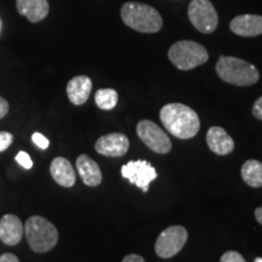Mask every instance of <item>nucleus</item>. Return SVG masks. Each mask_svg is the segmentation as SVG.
<instances>
[{"mask_svg": "<svg viewBox=\"0 0 262 262\" xmlns=\"http://www.w3.org/2000/svg\"><path fill=\"white\" fill-rule=\"evenodd\" d=\"M160 120L172 136L181 140L194 137L201 129L198 114L182 103H168L160 110Z\"/></svg>", "mask_w": 262, "mask_h": 262, "instance_id": "nucleus-1", "label": "nucleus"}, {"mask_svg": "<svg viewBox=\"0 0 262 262\" xmlns=\"http://www.w3.org/2000/svg\"><path fill=\"white\" fill-rule=\"evenodd\" d=\"M25 235L34 253H48L56 247L58 231L54 224L42 216L34 215L26 221Z\"/></svg>", "mask_w": 262, "mask_h": 262, "instance_id": "nucleus-2", "label": "nucleus"}, {"mask_svg": "<svg viewBox=\"0 0 262 262\" xmlns=\"http://www.w3.org/2000/svg\"><path fill=\"white\" fill-rule=\"evenodd\" d=\"M120 15L127 27L140 33H157L162 29V16L155 8L140 3H126Z\"/></svg>", "mask_w": 262, "mask_h": 262, "instance_id": "nucleus-3", "label": "nucleus"}, {"mask_svg": "<svg viewBox=\"0 0 262 262\" xmlns=\"http://www.w3.org/2000/svg\"><path fill=\"white\" fill-rule=\"evenodd\" d=\"M216 72L222 80L235 86H250L256 84L260 78L257 68L254 64L231 56L219 58Z\"/></svg>", "mask_w": 262, "mask_h": 262, "instance_id": "nucleus-4", "label": "nucleus"}, {"mask_svg": "<svg viewBox=\"0 0 262 262\" xmlns=\"http://www.w3.org/2000/svg\"><path fill=\"white\" fill-rule=\"evenodd\" d=\"M171 63L181 71H191L209 60V54L203 45L192 40L175 42L168 52Z\"/></svg>", "mask_w": 262, "mask_h": 262, "instance_id": "nucleus-5", "label": "nucleus"}, {"mask_svg": "<svg viewBox=\"0 0 262 262\" xmlns=\"http://www.w3.org/2000/svg\"><path fill=\"white\" fill-rule=\"evenodd\" d=\"M187 229L182 226H170L164 229L156 241V254L162 258H170L178 255L187 243Z\"/></svg>", "mask_w": 262, "mask_h": 262, "instance_id": "nucleus-6", "label": "nucleus"}, {"mask_svg": "<svg viewBox=\"0 0 262 262\" xmlns=\"http://www.w3.org/2000/svg\"><path fill=\"white\" fill-rule=\"evenodd\" d=\"M188 17L195 29L210 34L217 27V12L210 0H192L188 6Z\"/></svg>", "mask_w": 262, "mask_h": 262, "instance_id": "nucleus-7", "label": "nucleus"}, {"mask_svg": "<svg viewBox=\"0 0 262 262\" xmlns=\"http://www.w3.org/2000/svg\"><path fill=\"white\" fill-rule=\"evenodd\" d=\"M136 133L145 145L158 155H166L172 148L171 140L163 129L152 120H141L137 124Z\"/></svg>", "mask_w": 262, "mask_h": 262, "instance_id": "nucleus-8", "label": "nucleus"}, {"mask_svg": "<svg viewBox=\"0 0 262 262\" xmlns=\"http://www.w3.org/2000/svg\"><path fill=\"white\" fill-rule=\"evenodd\" d=\"M122 175L143 192H148L149 183L157 179V171L147 160H133L122 166Z\"/></svg>", "mask_w": 262, "mask_h": 262, "instance_id": "nucleus-9", "label": "nucleus"}, {"mask_svg": "<svg viewBox=\"0 0 262 262\" xmlns=\"http://www.w3.org/2000/svg\"><path fill=\"white\" fill-rule=\"evenodd\" d=\"M129 139L120 133H112L101 136L95 143L97 153L104 157H122L129 149Z\"/></svg>", "mask_w": 262, "mask_h": 262, "instance_id": "nucleus-10", "label": "nucleus"}, {"mask_svg": "<svg viewBox=\"0 0 262 262\" xmlns=\"http://www.w3.org/2000/svg\"><path fill=\"white\" fill-rule=\"evenodd\" d=\"M25 235V226L18 216L6 214L0 219V241L6 245L14 247L21 242Z\"/></svg>", "mask_w": 262, "mask_h": 262, "instance_id": "nucleus-11", "label": "nucleus"}, {"mask_svg": "<svg viewBox=\"0 0 262 262\" xmlns=\"http://www.w3.org/2000/svg\"><path fill=\"white\" fill-rule=\"evenodd\" d=\"M229 29L241 37H257L262 34V16L241 15L229 24Z\"/></svg>", "mask_w": 262, "mask_h": 262, "instance_id": "nucleus-12", "label": "nucleus"}, {"mask_svg": "<svg viewBox=\"0 0 262 262\" xmlns=\"http://www.w3.org/2000/svg\"><path fill=\"white\" fill-rule=\"evenodd\" d=\"M206 143L212 152L219 156H227L233 152L234 141L221 126H211L206 133Z\"/></svg>", "mask_w": 262, "mask_h": 262, "instance_id": "nucleus-13", "label": "nucleus"}, {"mask_svg": "<svg viewBox=\"0 0 262 262\" xmlns=\"http://www.w3.org/2000/svg\"><path fill=\"white\" fill-rule=\"evenodd\" d=\"M93 89V81L86 75L72 78L67 84V96L75 106H81L89 100Z\"/></svg>", "mask_w": 262, "mask_h": 262, "instance_id": "nucleus-14", "label": "nucleus"}, {"mask_svg": "<svg viewBox=\"0 0 262 262\" xmlns=\"http://www.w3.org/2000/svg\"><path fill=\"white\" fill-rule=\"evenodd\" d=\"M16 8L19 15L27 17L32 24L40 22L49 15L48 0H16Z\"/></svg>", "mask_w": 262, "mask_h": 262, "instance_id": "nucleus-15", "label": "nucleus"}, {"mask_svg": "<svg viewBox=\"0 0 262 262\" xmlns=\"http://www.w3.org/2000/svg\"><path fill=\"white\" fill-rule=\"evenodd\" d=\"M77 170L83 182L89 187H97L102 182V172L100 166L89 156L81 155L78 157Z\"/></svg>", "mask_w": 262, "mask_h": 262, "instance_id": "nucleus-16", "label": "nucleus"}, {"mask_svg": "<svg viewBox=\"0 0 262 262\" xmlns=\"http://www.w3.org/2000/svg\"><path fill=\"white\" fill-rule=\"evenodd\" d=\"M50 172L52 179L62 187H73L77 176L71 162L63 157H57L51 162Z\"/></svg>", "mask_w": 262, "mask_h": 262, "instance_id": "nucleus-17", "label": "nucleus"}, {"mask_svg": "<svg viewBox=\"0 0 262 262\" xmlns=\"http://www.w3.org/2000/svg\"><path fill=\"white\" fill-rule=\"evenodd\" d=\"M242 179L248 186L254 188L262 187V163L249 159L242 166Z\"/></svg>", "mask_w": 262, "mask_h": 262, "instance_id": "nucleus-18", "label": "nucleus"}, {"mask_svg": "<svg viewBox=\"0 0 262 262\" xmlns=\"http://www.w3.org/2000/svg\"><path fill=\"white\" fill-rule=\"evenodd\" d=\"M95 102L103 111H111L118 103V93L114 89H100L95 95Z\"/></svg>", "mask_w": 262, "mask_h": 262, "instance_id": "nucleus-19", "label": "nucleus"}, {"mask_svg": "<svg viewBox=\"0 0 262 262\" xmlns=\"http://www.w3.org/2000/svg\"><path fill=\"white\" fill-rule=\"evenodd\" d=\"M12 141H14V136L11 133L8 131H0V152H4L11 146Z\"/></svg>", "mask_w": 262, "mask_h": 262, "instance_id": "nucleus-20", "label": "nucleus"}, {"mask_svg": "<svg viewBox=\"0 0 262 262\" xmlns=\"http://www.w3.org/2000/svg\"><path fill=\"white\" fill-rule=\"evenodd\" d=\"M15 159H16V162H17L21 166H24L25 169H27V170L32 169L33 162H32V158L29 157L28 153H26V152H24V150H21V152L17 153V156H16Z\"/></svg>", "mask_w": 262, "mask_h": 262, "instance_id": "nucleus-21", "label": "nucleus"}, {"mask_svg": "<svg viewBox=\"0 0 262 262\" xmlns=\"http://www.w3.org/2000/svg\"><path fill=\"white\" fill-rule=\"evenodd\" d=\"M221 262H247L238 251H227L221 256Z\"/></svg>", "mask_w": 262, "mask_h": 262, "instance_id": "nucleus-22", "label": "nucleus"}, {"mask_svg": "<svg viewBox=\"0 0 262 262\" xmlns=\"http://www.w3.org/2000/svg\"><path fill=\"white\" fill-rule=\"evenodd\" d=\"M32 141L35 146H38L40 149H47L50 142L49 140L40 133H34L32 135Z\"/></svg>", "mask_w": 262, "mask_h": 262, "instance_id": "nucleus-23", "label": "nucleus"}, {"mask_svg": "<svg viewBox=\"0 0 262 262\" xmlns=\"http://www.w3.org/2000/svg\"><path fill=\"white\" fill-rule=\"evenodd\" d=\"M253 116L258 120H262V96L255 101L253 106Z\"/></svg>", "mask_w": 262, "mask_h": 262, "instance_id": "nucleus-24", "label": "nucleus"}, {"mask_svg": "<svg viewBox=\"0 0 262 262\" xmlns=\"http://www.w3.org/2000/svg\"><path fill=\"white\" fill-rule=\"evenodd\" d=\"M9 112V103L4 97L0 96V119H3Z\"/></svg>", "mask_w": 262, "mask_h": 262, "instance_id": "nucleus-25", "label": "nucleus"}, {"mask_svg": "<svg viewBox=\"0 0 262 262\" xmlns=\"http://www.w3.org/2000/svg\"><path fill=\"white\" fill-rule=\"evenodd\" d=\"M122 262H146V261H145V258H143L142 256H140V255L130 254V255H126V256L123 258Z\"/></svg>", "mask_w": 262, "mask_h": 262, "instance_id": "nucleus-26", "label": "nucleus"}, {"mask_svg": "<svg viewBox=\"0 0 262 262\" xmlns=\"http://www.w3.org/2000/svg\"><path fill=\"white\" fill-rule=\"evenodd\" d=\"M0 262H19V260L15 254L6 253V254H3L2 256H0Z\"/></svg>", "mask_w": 262, "mask_h": 262, "instance_id": "nucleus-27", "label": "nucleus"}, {"mask_svg": "<svg viewBox=\"0 0 262 262\" xmlns=\"http://www.w3.org/2000/svg\"><path fill=\"white\" fill-rule=\"evenodd\" d=\"M255 219H256L258 224L262 225V205L255 210Z\"/></svg>", "mask_w": 262, "mask_h": 262, "instance_id": "nucleus-28", "label": "nucleus"}, {"mask_svg": "<svg viewBox=\"0 0 262 262\" xmlns=\"http://www.w3.org/2000/svg\"><path fill=\"white\" fill-rule=\"evenodd\" d=\"M254 262H262V257H256Z\"/></svg>", "mask_w": 262, "mask_h": 262, "instance_id": "nucleus-29", "label": "nucleus"}, {"mask_svg": "<svg viewBox=\"0 0 262 262\" xmlns=\"http://www.w3.org/2000/svg\"><path fill=\"white\" fill-rule=\"evenodd\" d=\"M0 26H2V24H0Z\"/></svg>", "mask_w": 262, "mask_h": 262, "instance_id": "nucleus-30", "label": "nucleus"}]
</instances>
